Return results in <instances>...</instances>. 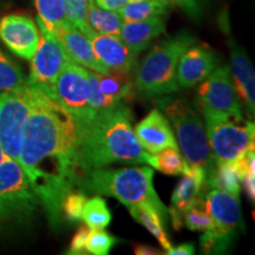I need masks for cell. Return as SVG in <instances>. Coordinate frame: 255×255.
I'll list each match as a JSON object with an SVG mask.
<instances>
[{
    "label": "cell",
    "mask_w": 255,
    "mask_h": 255,
    "mask_svg": "<svg viewBox=\"0 0 255 255\" xmlns=\"http://www.w3.org/2000/svg\"><path fill=\"white\" fill-rule=\"evenodd\" d=\"M183 223L190 231L206 232L212 228L213 222L206 210L205 199H201L191 205L182 214Z\"/></svg>",
    "instance_id": "obj_30"
},
{
    "label": "cell",
    "mask_w": 255,
    "mask_h": 255,
    "mask_svg": "<svg viewBox=\"0 0 255 255\" xmlns=\"http://www.w3.org/2000/svg\"><path fill=\"white\" fill-rule=\"evenodd\" d=\"M87 202L84 194L78 191H70L62 202V216L70 222H77L82 219L83 207Z\"/></svg>",
    "instance_id": "obj_34"
},
{
    "label": "cell",
    "mask_w": 255,
    "mask_h": 255,
    "mask_svg": "<svg viewBox=\"0 0 255 255\" xmlns=\"http://www.w3.org/2000/svg\"><path fill=\"white\" fill-rule=\"evenodd\" d=\"M27 79L14 60L0 50V91H13L24 88Z\"/></svg>",
    "instance_id": "obj_28"
},
{
    "label": "cell",
    "mask_w": 255,
    "mask_h": 255,
    "mask_svg": "<svg viewBox=\"0 0 255 255\" xmlns=\"http://www.w3.org/2000/svg\"><path fill=\"white\" fill-rule=\"evenodd\" d=\"M197 103L201 110L242 114L240 98L228 66L215 69L205 81L200 83L197 89Z\"/></svg>",
    "instance_id": "obj_12"
},
{
    "label": "cell",
    "mask_w": 255,
    "mask_h": 255,
    "mask_svg": "<svg viewBox=\"0 0 255 255\" xmlns=\"http://www.w3.org/2000/svg\"><path fill=\"white\" fill-rule=\"evenodd\" d=\"M156 104L173 123L177 146L188 165L203 169L208 181L214 173L216 164L200 115L182 98H174L165 95V97L157 98Z\"/></svg>",
    "instance_id": "obj_5"
},
{
    "label": "cell",
    "mask_w": 255,
    "mask_h": 255,
    "mask_svg": "<svg viewBox=\"0 0 255 255\" xmlns=\"http://www.w3.org/2000/svg\"><path fill=\"white\" fill-rule=\"evenodd\" d=\"M215 52L206 44L190 45L177 64V83L180 88L190 89L205 81L216 69Z\"/></svg>",
    "instance_id": "obj_15"
},
{
    "label": "cell",
    "mask_w": 255,
    "mask_h": 255,
    "mask_svg": "<svg viewBox=\"0 0 255 255\" xmlns=\"http://www.w3.org/2000/svg\"><path fill=\"white\" fill-rule=\"evenodd\" d=\"M130 0H95V2L100 7L111 9V11H119L120 8H122Z\"/></svg>",
    "instance_id": "obj_38"
},
{
    "label": "cell",
    "mask_w": 255,
    "mask_h": 255,
    "mask_svg": "<svg viewBox=\"0 0 255 255\" xmlns=\"http://www.w3.org/2000/svg\"><path fill=\"white\" fill-rule=\"evenodd\" d=\"M242 184H244L245 190H246L248 197L252 202H254L255 197V186H254V171H250L245 175V177L242 178Z\"/></svg>",
    "instance_id": "obj_39"
},
{
    "label": "cell",
    "mask_w": 255,
    "mask_h": 255,
    "mask_svg": "<svg viewBox=\"0 0 255 255\" xmlns=\"http://www.w3.org/2000/svg\"><path fill=\"white\" fill-rule=\"evenodd\" d=\"M6 159H8V157H7V156H6L4 150H2L1 145H0V163H2V162L6 161Z\"/></svg>",
    "instance_id": "obj_41"
},
{
    "label": "cell",
    "mask_w": 255,
    "mask_h": 255,
    "mask_svg": "<svg viewBox=\"0 0 255 255\" xmlns=\"http://www.w3.org/2000/svg\"><path fill=\"white\" fill-rule=\"evenodd\" d=\"M0 39L14 55L31 60L39 43V28L27 15L7 14L0 19Z\"/></svg>",
    "instance_id": "obj_13"
},
{
    "label": "cell",
    "mask_w": 255,
    "mask_h": 255,
    "mask_svg": "<svg viewBox=\"0 0 255 255\" xmlns=\"http://www.w3.org/2000/svg\"><path fill=\"white\" fill-rule=\"evenodd\" d=\"M195 253V247L193 244H182L176 247L171 246L165 252L168 255H193Z\"/></svg>",
    "instance_id": "obj_37"
},
{
    "label": "cell",
    "mask_w": 255,
    "mask_h": 255,
    "mask_svg": "<svg viewBox=\"0 0 255 255\" xmlns=\"http://www.w3.org/2000/svg\"><path fill=\"white\" fill-rule=\"evenodd\" d=\"M183 177L175 188L171 196V209L181 215L186 209L197 201L203 199V191L207 188V174L203 169L188 165Z\"/></svg>",
    "instance_id": "obj_20"
},
{
    "label": "cell",
    "mask_w": 255,
    "mask_h": 255,
    "mask_svg": "<svg viewBox=\"0 0 255 255\" xmlns=\"http://www.w3.org/2000/svg\"><path fill=\"white\" fill-rule=\"evenodd\" d=\"M195 41V37L187 31L159 41L137 69L133 82L136 90L145 96H163L180 90L178 60Z\"/></svg>",
    "instance_id": "obj_4"
},
{
    "label": "cell",
    "mask_w": 255,
    "mask_h": 255,
    "mask_svg": "<svg viewBox=\"0 0 255 255\" xmlns=\"http://www.w3.org/2000/svg\"><path fill=\"white\" fill-rule=\"evenodd\" d=\"M38 12L37 23L47 31L60 25L71 24L66 11L65 0H34Z\"/></svg>",
    "instance_id": "obj_25"
},
{
    "label": "cell",
    "mask_w": 255,
    "mask_h": 255,
    "mask_svg": "<svg viewBox=\"0 0 255 255\" xmlns=\"http://www.w3.org/2000/svg\"><path fill=\"white\" fill-rule=\"evenodd\" d=\"M154 170L150 167H124L116 169L100 168L91 170L82 180L79 188L91 193L115 197L127 207L138 203H150L158 209L165 221L168 208L154 188Z\"/></svg>",
    "instance_id": "obj_3"
},
{
    "label": "cell",
    "mask_w": 255,
    "mask_h": 255,
    "mask_svg": "<svg viewBox=\"0 0 255 255\" xmlns=\"http://www.w3.org/2000/svg\"><path fill=\"white\" fill-rule=\"evenodd\" d=\"M39 205V197L21 165L11 158L0 163V218L26 220Z\"/></svg>",
    "instance_id": "obj_8"
},
{
    "label": "cell",
    "mask_w": 255,
    "mask_h": 255,
    "mask_svg": "<svg viewBox=\"0 0 255 255\" xmlns=\"http://www.w3.org/2000/svg\"><path fill=\"white\" fill-rule=\"evenodd\" d=\"M88 24L97 33L120 36L121 28L124 23L119 11L102 8L95 0H88Z\"/></svg>",
    "instance_id": "obj_24"
},
{
    "label": "cell",
    "mask_w": 255,
    "mask_h": 255,
    "mask_svg": "<svg viewBox=\"0 0 255 255\" xmlns=\"http://www.w3.org/2000/svg\"><path fill=\"white\" fill-rule=\"evenodd\" d=\"M87 82H88V102L91 109L97 113V111L109 109V108L117 105L120 103L111 100V98L105 96L103 92L100 90L97 85V81H96L95 71L91 70H87Z\"/></svg>",
    "instance_id": "obj_32"
},
{
    "label": "cell",
    "mask_w": 255,
    "mask_h": 255,
    "mask_svg": "<svg viewBox=\"0 0 255 255\" xmlns=\"http://www.w3.org/2000/svg\"><path fill=\"white\" fill-rule=\"evenodd\" d=\"M82 219L90 229H104L110 225L111 213L105 200L95 196L87 200L83 207Z\"/></svg>",
    "instance_id": "obj_29"
},
{
    "label": "cell",
    "mask_w": 255,
    "mask_h": 255,
    "mask_svg": "<svg viewBox=\"0 0 255 255\" xmlns=\"http://www.w3.org/2000/svg\"><path fill=\"white\" fill-rule=\"evenodd\" d=\"M173 7L170 0H130L119 9L124 21L143 20L151 17H162Z\"/></svg>",
    "instance_id": "obj_23"
},
{
    "label": "cell",
    "mask_w": 255,
    "mask_h": 255,
    "mask_svg": "<svg viewBox=\"0 0 255 255\" xmlns=\"http://www.w3.org/2000/svg\"><path fill=\"white\" fill-rule=\"evenodd\" d=\"M96 81L100 90L116 103H128L135 94V83L131 73L122 71L95 72Z\"/></svg>",
    "instance_id": "obj_21"
},
{
    "label": "cell",
    "mask_w": 255,
    "mask_h": 255,
    "mask_svg": "<svg viewBox=\"0 0 255 255\" xmlns=\"http://www.w3.org/2000/svg\"><path fill=\"white\" fill-rule=\"evenodd\" d=\"M165 23L162 17H151L143 20L124 21L120 38L127 46L138 55L144 51L156 38L164 33Z\"/></svg>",
    "instance_id": "obj_19"
},
{
    "label": "cell",
    "mask_w": 255,
    "mask_h": 255,
    "mask_svg": "<svg viewBox=\"0 0 255 255\" xmlns=\"http://www.w3.org/2000/svg\"><path fill=\"white\" fill-rule=\"evenodd\" d=\"M207 187L216 188L239 195L241 189V178L233 162L216 165L214 173L207 181Z\"/></svg>",
    "instance_id": "obj_27"
},
{
    "label": "cell",
    "mask_w": 255,
    "mask_h": 255,
    "mask_svg": "<svg viewBox=\"0 0 255 255\" xmlns=\"http://www.w3.org/2000/svg\"><path fill=\"white\" fill-rule=\"evenodd\" d=\"M206 133L215 164L234 161L244 152L254 148V123L242 114L220 113L202 109Z\"/></svg>",
    "instance_id": "obj_6"
},
{
    "label": "cell",
    "mask_w": 255,
    "mask_h": 255,
    "mask_svg": "<svg viewBox=\"0 0 255 255\" xmlns=\"http://www.w3.org/2000/svg\"><path fill=\"white\" fill-rule=\"evenodd\" d=\"M31 113L27 84L19 90L0 91V145L8 158L20 164V145Z\"/></svg>",
    "instance_id": "obj_9"
},
{
    "label": "cell",
    "mask_w": 255,
    "mask_h": 255,
    "mask_svg": "<svg viewBox=\"0 0 255 255\" xmlns=\"http://www.w3.org/2000/svg\"><path fill=\"white\" fill-rule=\"evenodd\" d=\"M87 70L69 62L45 94L62 105L76 121H87L95 115L88 102Z\"/></svg>",
    "instance_id": "obj_10"
},
{
    "label": "cell",
    "mask_w": 255,
    "mask_h": 255,
    "mask_svg": "<svg viewBox=\"0 0 255 255\" xmlns=\"http://www.w3.org/2000/svg\"><path fill=\"white\" fill-rule=\"evenodd\" d=\"M91 229L88 226H82L73 235L71 246H70L69 254H83L85 251V242H87L88 235Z\"/></svg>",
    "instance_id": "obj_36"
},
{
    "label": "cell",
    "mask_w": 255,
    "mask_h": 255,
    "mask_svg": "<svg viewBox=\"0 0 255 255\" xmlns=\"http://www.w3.org/2000/svg\"><path fill=\"white\" fill-rule=\"evenodd\" d=\"M205 205L213 226L201 237V248L206 254L223 253L242 226L240 199L235 194L213 188L205 197Z\"/></svg>",
    "instance_id": "obj_7"
},
{
    "label": "cell",
    "mask_w": 255,
    "mask_h": 255,
    "mask_svg": "<svg viewBox=\"0 0 255 255\" xmlns=\"http://www.w3.org/2000/svg\"><path fill=\"white\" fill-rule=\"evenodd\" d=\"M146 163L165 175H182L188 169V163L177 148H165L149 154Z\"/></svg>",
    "instance_id": "obj_26"
},
{
    "label": "cell",
    "mask_w": 255,
    "mask_h": 255,
    "mask_svg": "<svg viewBox=\"0 0 255 255\" xmlns=\"http://www.w3.org/2000/svg\"><path fill=\"white\" fill-rule=\"evenodd\" d=\"M69 20L85 36L92 31L88 24V0H65Z\"/></svg>",
    "instance_id": "obj_33"
},
{
    "label": "cell",
    "mask_w": 255,
    "mask_h": 255,
    "mask_svg": "<svg viewBox=\"0 0 255 255\" xmlns=\"http://www.w3.org/2000/svg\"><path fill=\"white\" fill-rule=\"evenodd\" d=\"M127 103L101 110L77 121V162L82 180L91 170L113 163H146L149 152L139 144ZM82 182V181H81Z\"/></svg>",
    "instance_id": "obj_2"
},
{
    "label": "cell",
    "mask_w": 255,
    "mask_h": 255,
    "mask_svg": "<svg viewBox=\"0 0 255 255\" xmlns=\"http://www.w3.org/2000/svg\"><path fill=\"white\" fill-rule=\"evenodd\" d=\"M139 144L149 154H155L165 148H177L176 138L168 119L158 109L151 110L133 130ZM180 150V149H178Z\"/></svg>",
    "instance_id": "obj_17"
},
{
    "label": "cell",
    "mask_w": 255,
    "mask_h": 255,
    "mask_svg": "<svg viewBox=\"0 0 255 255\" xmlns=\"http://www.w3.org/2000/svg\"><path fill=\"white\" fill-rule=\"evenodd\" d=\"M136 255H155V254H161L162 252H159L157 248L146 246V245H137L133 248Z\"/></svg>",
    "instance_id": "obj_40"
},
{
    "label": "cell",
    "mask_w": 255,
    "mask_h": 255,
    "mask_svg": "<svg viewBox=\"0 0 255 255\" xmlns=\"http://www.w3.org/2000/svg\"><path fill=\"white\" fill-rule=\"evenodd\" d=\"M117 241V238L103 229H91L85 242V251L94 255H108Z\"/></svg>",
    "instance_id": "obj_31"
},
{
    "label": "cell",
    "mask_w": 255,
    "mask_h": 255,
    "mask_svg": "<svg viewBox=\"0 0 255 255\" xmlns=\"http://www.w3.org/2000/svg\"><path fill=\"white\" fill-rule=\"evenodd\" d=\"M50 32L58 40L70 62L98 73L109 71L96 58L90 39L72 24L60 25Z\"/></svg>",
    "instance_id": "obj_16"
},
{
    "label": "cell",
    "mask_w": 255,
    "mask_h": 255,
    "mask_svg": "<svg viewBox=\"0 0 255 255\" xmlns=\"http://www.w3.org/2000/svg\"><path fill=\"white\" fill-rule=\"evenodd\" d=\"M31 113L20 145V165L52 228L62 221V202L82 181L77 162V121L36 87L27 84Z\"/></svg>",
    "instance_id": "obj_1"
},
{
    "label": "cell",
    "mask_w": 255,
    "mask_h": 255,
    "mask_svg": "<svg viewBox=\"0 0 255 255\" xmlns=\"http://www.w3.org/2000/svg\"><path fill=\"white\" fill-rule=\"evenodd\" d=\"M38 27L40 31L39 43L31 58V73L27 84L46 92L70 60L56 37L40 24H38Z\"/></svg>",
    "instance_id": "obj_11"
},
{
    "label": "cell",
    "mask_w": 255,
    "mask_h": 255,
    "mask_svg": "<svg viewBox=\"0 0 255 255\" xmlns=\"http://www.w3.org/2000/svg\"><path fill=\"white\" fill-rule=\"evenodd\" d=\"M193 20H199L202 15V2L201 0H171Z\"/></svg>",
    "instance_id": "obj_35"
},
{
    "label": "cell",
    "mask_w": 255,
    "mask_h": 255,
    "mask_svg": "<svg viewBox=\"0 0 255 255\" xmlns=\"http://www.w3.org/2000/svg\"><path fill=\"white\" fill-rule=\"evenodd\" d=\"M228 36V47L231 51L232 78L239 98L246 105L248 114L254 116L255 111V75L254 68L245 50L239 45L234 38Z\"/></svg>",
    "instance_id": "obj_18"
},
{
    "label": "cell",
    "mask_w": 255,
    "mask_h": 255,
    "mask_svg": "<svg viewBox=\"0 0 255 255\" xmlns=\"http://www.w3.org/2000/svg\"><path fill=\"white\" fill-rule=\"evenodd\" d=\"M130 215L145 227L154 237L157 239L159 245L167 252L171 247L167 231H165V223L167 221L159 214L158 209L150 203H138V205L129 206Z\"/></svg>",
    "instance_id": "obj_22"
},
{
    "label": "cell",
    "mask_w": 255,
    "mask_h": 255,
    "mask_svg": "<svg viewBox=\"0 0 255 255\" xmlns=\"http://www.w3.org/2000/svg\"><path fill=\"white\" fill-rule=\"evenodd\" d=\"M87 37L91 41L96 58L107 70L131 73L136 69L137 53L119 36L97 33L92 30Z\"/></svg>",
    "instance_id": "obj_14"
}]
</instances>
